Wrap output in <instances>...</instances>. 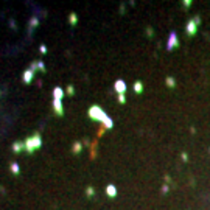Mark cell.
<instances>
[{
  "mask_svg": "<svg viewBox=\"0 0 210 210\" xmlns=\"http://www.w3.org/2000/svg\"><path fill=\"white\" fill-rule=\"evenodd\" d=\"M199 23V20H198V17L196 19H193V20H190L188 23H187V31H188V34H195V31H196V25Z\"/></svg>",
  "mask_w": 210,
  "mask_h": 210,
  "instance_id": "1",
  "label": "cell"
},
{
  "mask_svg": "<svg viewBox=\"0 0 210 210\" xmlns=\"http://www.w3.org/2000/svg\"><path fill=\"white\" fill-rule=\"evenodd\" d=\"M167 81H168V86H171V87L174 86V79H173V78H168Z\"/></svg>",
  "mask_w": 210,
  "mask_h": 210,
  "instance_id": "2",
  "label": "cell"
}]
</instances>
